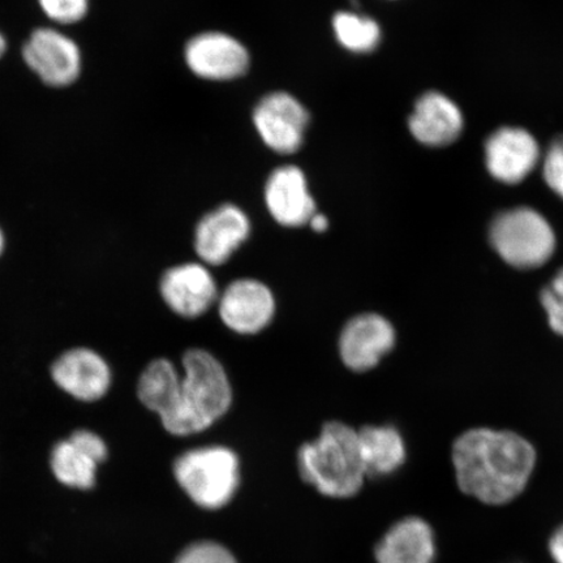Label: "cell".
I'll use <instances>...</instances> for the list:
<instances>
[{"label": "cell", "mask_w": 563, "mask_h": 563, "mask_svg": "<svg viewBox=\"0 0 563 563\" xmlns=\"http://www.w3.org/2000/svg\"><path fill=\"white\" fill-rule=\"evenodd\" d=\"M457 487L489 506H504L518 498L537 466V450L522 435L510 431L471 429L453 445Z\"/></svg>", "instance_id": "cell-1"}, {"label": "cell", "mask_w": 563, "mask_h": 563, "mask_svg": "<svg viewBox=\"0 0 563 563\" xmlns=\"http://www.w3.org/2000/svg\"><path fill=\"white\" fill-rule=\"evenodd\" d=\"M178 398L174 410L161 420L166 432L188 438L213 427L230 411L234 393L222 363L203 349L183 355Z\"/></svg>", "instance_id": "cell-2"}, {"label": "cell", "mask_w": 563, "mask_h": 563, "mask_svg": "<svg viewBox=\"0 0 563 563\" xmlns=\"http://www.w3.org/2000/svg\"><path fill=\"white\" fill-rule=\"evenodd\" d=\"M298 467L302 481L332 498L354 497L367 476L357 431L334 420L323 424L319 438L299 449Z\"/></svg>", "instance_id": "cell-3"}, {"label": "cell", "mask_w": 563, "mask_h": 563, "mask_svg": "<svg viewBox=\"0 0 563 563\" xmlns=\"http://www.w3.org/2000/svg\"><path fill=\"white\" fill-rule=\"evenodd\" d=\"M174 475L197 506L218 510L235 496L241 484V462L227 446L197 448L176 457Z\"/></svg>", "instance_id": "cell-4"}, {"label": "cell", "mask_w": 563, "mask_h": 563, "mask_svg": "<svg viewBox=\"0 0 563 563\" xmlns=\"http://www.w3.org/2000/svg\"><path fill=\"white\" fill-rule=\"evenodd\" d=\"M489 241L498 256L516 269L531 271L554 255V231L539 211L517 208L498 214L489 230Z\"/></svg>", "instance_id": "cell-5"}, {"label": "cell", "mask_w": 563, "mask_h": 563, "mask_svg": "<svg viewBox=\"0 0 563 563\" xmlns=\"http://www.w3.org/2000/svg\"><path fill=\"white\" fill-rule=\"evenodd\" d=\"M397 343L393 323L375 312L352 317L342 329L338 352L344 367L355 373L375 369Z\"/></svg>", "instance_id": "cell-6"}, {"label": "cell", "mask_w": 563, "mask_h": 563, "mask_svg": "<svg viewBox=\"0 0 563 563\" xmlns=\"http://www.w3.org/2000/svg\"><path fill=\"white\" fill-rule=\"evenodd\" d=\"M217 302L224 327L241 335L262 333L271 325L277 311L271 288L253 278L231 282Z\"/></svg>", "instance_id": "cell-7"}, {"label": "cell", "mask_w": 563, "mask_h": 563, "mask_svg": "<svg viewBox=\"0 0 563 563\" xmlns=\"http://www.w3.org/2000/svg\"><path fill=\"white\" fill-rule=\"evenodd\" d=\"M24 60L47 86L63 88L81 73V53L74 40L52 27L35 30L23 48Z\"/></svg>", "instance_id": "cell-8"}, {"label": "cell", "mask_w": 563, "mask_h": 563, "mask_svg": "<svg viewBox=\"0 0 563 563\" xmlns=\"http://www.w3.org/2000/svg\"><path fill=\"white\" fill-rule=\"evenodd\" d=\"M258 135L272 151L291 154L300 150L309 114L297 98L285 91L267 95L253 112Z\"/></svg>", "instance_id": "cell-9"}, {"label": "cell", "mask_w": 563, "mask_h": 563, "mask_svg": "<svg viewBox=\"0 0 563 563\" xmlns=\"http://www.w3.org/2000/svg\"><path fill=\"white\" fill-rule=\"evenodd\" d=\"M159 292L166 306L187 320L199 319L220 298L213 274L202 263H186L167 269L161 278Z\"/></svg>", "instance_id": "cell-10"}, {"label": "cell", "mask_w": 563, "mask_h": 563, "mask_svg": "<svg viewBox=\"0 0 563 563\" xmlns=\"http://www.w3.org/2000/svg\"><path fill=\"white\" fill-rule=\"evenodd\" d=\"M251 235L249 216L241 208L227 203L201 218L195 230V252L202 264H227Z\"/></svg>", "instance_id": "cell-11"}, {"label": "cell", "mask_w": 563, "mask_h": 563, "mask_svg": "<svg viewBox=\"0 0 563 563\" xmlns=\"http://www.w3.org/2000/svg\"><path fill=\"white\" fill-rule=\"evenodd\" d=\"M186 60L196 76L224 81L236 79L249 70L250 54L229 34L208 32L188 42Z\"/></svg>", "instance_id": "cell-12"}, {"label": "cell", "mask_w": 563, "mask_h": 563, "mask_svg": "<svg viewBox=\"0 0 563 563\" xmlns=\"http://www.w3.org/2000/svg\"><path fill=\"white\" fill-rule=\"evenodd\" d=\"M52 378L68 396L91 404L108 394L111 369L98 352L77 347L56 358L52 367Z\"/></svg>", "instance_id": "cell-13"}, {"label": "cell", "mask_w": 563, "mask_h": 563, "mask_svg": "<svg viewBox=\"0 0 563 563\" xmlns=\"http://www.w3.org/2000/svg\"><path fill=\"white\" fill-rule=\"evenodd\" d=\"M540 159L538 141L525 130H498L485 143L488 172L506 185H517L530 175Z\"/></svg>", "instance_id": "cell-14"}, {"label": "cell", "mask_w": 563, "mask_h": 563, "mask_svg": "<svg viewBox=\"0 0 563 563\" xmlns=\"http://www.w3.org/2000/svg\"><path fill=\"white\" fill-rule=\"evenodd\" d=\"M265 202L274 221L285 228H301L316 214L305 173L297 166H282L267 179Z\"/></svg>", "instance_id": "cell-15"}, {"label": "cell", "mask_w": 563, "mask_h": 563, "mask_svg": "<svg viewBox=\"0 0 563 563\" xmlns=\"http://www.w3.org/2000/svg\"><path fill=\"white\" fill-rule=\"evenodd\" d=\"M377 563H434L438 543L431 525L418 517L399 520L375 549Z\"/></svg>", "instance_id": "cell-16"}, {"label": "cell", "mask_w": 563, "mask_h": 563, "mask_svg": "<svg viewBox=\"0 0 563 563\" xmlns=\"http://www.w3.org/2000/svg\"><path fill=\"white\" fill-rule=\"evenodd\" d=\"M412 136L428 146H446L460 137L463 117L460 108L439 91H428L415 104L408 119Z\"/></svg>", "instance_id": "cell-17"}, {"label": "cell", "mask_w": 563, "mask_h": 563, "mask_svg": "<svg viewBox=\"0 0 563 563\" xmlns=\"http://www.w3.org/2000/svg\"><path fill=\"white\" fill-rule=\"evenodd\" d=\"M365 475L389 476L404 466L407 457L402 434L391 426H365L357 431Z\"/></svg>", "instance_id": "cell-18"}, {"label": "cell", "mask_w": 563, "mask_h": 563, "mask_svg": "<svg viewBox=\"0 0 563 563\" xmlns=\"http://www.w3.org/2000/svg\"><path fill=\"white\" fill-rule=\"evenodd\" d=\"M180 373L168 358H156L146 365L139 378L137 397L161 420L174 410L180 385Z\"/></svg>", "instance_id": "cell-19"}, {"label": "cell", "mask_w": 563, "mask_h": 563, "mask_svg": "<svg viewBox=\"0 0 563 563\" xmlns=\"http://www.w3.org/2000/svg\"><path fill=\"white\" fill-rule=\"evenodd\" d=\"M98 464L69 440L56 443L52 452V470L56 481L69 488L95 487Z\"/></svg>", "instance_id": "cell-20"}, {"label": "cell", "mask_w": 563, "mask_h": 563, "mask_svg": "<svg viewBox=\"0 0 563 563\" xmlns=\"http://www.w3.org/2000/svg\"><path fill=\"white\" fill-rule=\"evenodd\" d=\"M333 26L336 40L352 53H372L382 40L377 21L354 12H338Z\"/></svg>", "instance_id": "cell-21"}, {"label": "cell", "mask_w": 563, "mask_h": 563, "mask_svg": "<svg viewBox=\"0 0 563 563\" xmlns=\"http://www.w3.org/2000/svg\"><path fill=\"white\" fill-rule=\"evenodd\" d=\"M541 306L548 316L549 327L563 336V267L540 294Z\"/></svg>", "instance_id": "cell-22"}, {"label": "cell", "mask_w": 563, "mask_h": 563, "mask_svg": "<svg viewBox=\"0 0 563 563\" xmlns=\"http://www.w3.org/2000/svg\"><path fill=\"white\" fill-rule=\"evenodd\" d=\"M45 15L59 24H74L87 15L89 0H38Z\"/></svg>", "instance_id": "cell-23"}, {"label": "cell", "mask_w": 563, "mask_h": 563, "mask_svg": "<svg viewBox=\"0 0 563 563\" xmlns=\"http://www.w3.org/2000/svg\"><path fill=\"white\" fill-rule=\"evenodd\" d=\"M175 563H238L234 555L221 544L201 541L189 545Z\"/></svg>", "instance_id": "cell-24"}, {"label": "cell", "mask_w": 563, "mask_h": 563, "mask_svg": "<svg viewBox=\"0 0 563 563\" xmlns=\"http://www.w3.org/2000/svg\"><path fill=\"white\" fill-rule=\"evenodd\" d=\"M544 178L549 188L563 199V136L553 141L545 154Z\"/></svg>", "instance_id": "cell-25"}, {"label": "cell", "mask_w": 563, "mask_h": 563, "mask_svg": "<svg viewBox=\"0 0 563 563\" xmlns=\"http://www.w3.org/2000/svg\"><path fill=\"white\" fill-rule=\"evenodd\" d=\"M68 440L97 464L103 463L106 460H108V445H106L100 435L96 434L95 432L87 431V429H79V431L70 434Z\"/></svg>", "instance_id": "cell-26"}, {"label": "cell", "mask_w": 563, "mask_h": 563, "mask_svg": "<svg viewBox=\"0 0 563 563\" xmlns=\"http://www.w3.org/2000/svg\"><path fill=\"white\" fill-rule=\"evenodd\" d=\"M548 549L554 563H563V525L552 533Z\"/></svg>", "instance_id": "cell-27"}, {"label": "cell", "mask_w": 563, "mask_h": 563, "mask_svg": "<svg viewBox=\"0 0 563 563\" xmlns=\"http://www.w3.org/2000/svg\"><path fill=\"white\" fill-rule=\"evenodd\" d=\"M309 227L313 229L316 232H325L329 229V220L328 217L316 213L311 221H309Z\"/></svg>", "instance_id": "cell-28"}, {"label": "cell", "mask_w": 563, "mask_h": 563, "mask_svg": "<svg viewBox=\"0 0 563 563\" xmlns=\"http://www.w3.org/2000/svg\"><path fill=\"white\" fill-rule=\"evenodd\" d=\"M5 46H7V44H5V40L3 37V34L0 33V58H2V56H3L4 52H5Z\"/></svg>", "instance_id": "cell-29"}, {"label": "cell", "mask_w": 563, "mask_h": 563, "mask_svg": "<svg viewBox=\"0 0 563 563\" xmlns=\"http://www.w3.org/2000/svg\"><path fill=\"white\" fill-rule=\"evenodd\" d=\"M4 251V235L2 230H0V256H2V253Z\"/></svg>", "instance_id": "cell-30"}]
</instances>
